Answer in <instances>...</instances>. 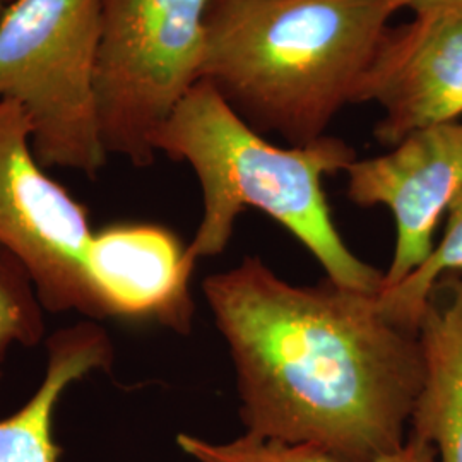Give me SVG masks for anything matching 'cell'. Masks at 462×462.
<instances>
[{
    "instance_id": "cell-1",
    "label": "cell",
    "mask_w": 462,
    "mask_h": 462,
    "mask_svg": "<svg viewBox=\"0 0 462 462\" xmlns=\"http://www.w3.org/2000/svg\"><path fill=\"white\" fill-rule=\"evenodd\" d=\"M230 351L245 431L375 462L408 439L423 383L418 334L377 295L298 286L257 259L202 281Z\"/></svg>"
},
{
    "instance_id": "cell-2",
    "label": "cell",
    "mask_w": 462,
    "mask_h": 462,
    "mask_svg": "<svg viewBox=\"0 0 462 462\" xmlns=\"http://www.w3.org/2000/svg\"><path fill=\"white\" fill-rule=\"evenodd\" d=\"M404 0H211L200 79L259 134L324 137Z\"/></svg>"
},
{
    "instance_id": "cell-3",
    "label": "cell",
    "mask_w": 462,
    "mask_h": 462,
    "mask_svg": "<svg viewBox=\"0 0 462 462\" xmlns=\"http://www.w3.org/2000/svg\"><path fill=\"white\" fill-rule=\"evenodd\" d=\"M152 148L198 175L202 217L187 245L194 264L223 254L238 216L254 208L290 231L330 282L370 295L382 290L383 273L358 259L336 228L322 183L356 160L345 141L324 135L307 146H274L200 79L152 135Z\"/></svg>"
},
{
    "instance_id": "cell-4",
    "label": "cell",
    "mask_w": 462,
    "mask_h": 462,
    "mask_svg": "<svg viewBox=\"0 0 462 462\" xmlns=\"http://www.w3.org/2000/svg\"><path fill=\"white\" fill-rule=\"evenodd\" d=\"M101 0H13L0 17V99L32 125L45 168L97 179L106 165L95 97Z\"/></svg>"
},
{
    "instance_id": "cell-5",
    "label": "cell",
    "mask_w": 462,
    "mask_h": 462,
    "mask_svg": "<svg viewBox=\"0 0 462 462\" xmlns=\"http://www.w3.org/2000/svg\"><path fill=\"white\" fill-rule=\"evenodd\" d=\"M211 0H101L95 97L105 151L154 162L152 135L200 81Z\"/></svg>"
},
{
    "instance_id": "cell-6",
    "label": "cell",
    "mask_w": 462,
    "mask_h": 462,
    "mask_svg": "<svg viewBox=\"0 0 462 462\" xmlns=\"http://www.w3.org/2000/svg\"><path fill=\"white\" fill-rule=\"evenodd\" d=\"M32 135L21 106L0 99V245L28 269L47 312L114 319L88 269V209L45 171Z\"/></svg>"
},
{
    "instance_id": "cell-7",
    "label": "cell",
    "mask_w": 462,
    "mask_h": 462,
    "mask_svg": "<svg viewBox=\"0 0 462 462\" xmlns=\"http://www.w3.org/2000/svg\"><path fill=\"white\" fill-rule=\"evenodd\" d=\"M346 175L356 206H385L394 216L396 245L382 290L394 288L427 263L439 223L461 194L462 122L416 131L382 156L355 160Z\"/></svg>"
},
{
    "instance_id": "cell-8",
    "label": "cell",
    "mask_w": 462,
    "mask_h": 462,
    "mask_svg": "<svg viewBox=\"0 0 462 462\" xmlns=\"http://www.w3.org/2000/svg\"><path fill=\"white\" fill-rule=\"evenodd\" d=\"M377 101L380 144L462 116V14L431 11L389 26L358 86L355 103Z\"/></svg>"
},
{
    "instance_id": "cell-9",
    "label": "cell",
    "mask_w": 462,
    "mask_h": 462,
    "mask_svg": "<svg viewBox=\"0 0 462 462\" xmlns=\"http://www.w3.org/2000/svg\"><path fill=\"white\" fill-rule=\"evenodd\" d=\"M88 269L114 319L151 320L189 334L196 264L171 230L154 223H116L95 231Z\"/></svg>"
},
{
    "instance_id": "cell-10",
    "label": "cell",
    "mask_w": 462,
    "mask_h": 462,
    "mask_svg": "<svg viewBox=\"0 0 462 462\" xmlns=\"http://www.w3.org/2000/svg\"><path fill=\"white\" fill-rule=\"evenodd\" d=\"M423 383L410 435L429 442L439 462H462V274L437 282L418 328Z\"/></svg>"
},
{
    "instance_id": "cell-11",
    "label": "cell",
    "mask_w": 462,
    "mask_h": 462,
    "mask_svg": "<svg viewBox=\"0 0 462 462\" xmlns=\"http://www.w3.org/2000/svg\"><path fill=\"white\" fill-rule=\"evenodd\" d=\"M114 345L97 320H81L53 332L47 341V368L33 396L0 420V462H60L53 435L55 411L69 387L95 372H110Z\"/></svg>"
},
{
    "instance_id": "cell-12",
    "label": "cell",
    "mask_w": 462,
    "mask_h": 462,
    "mask_svg": "<svg viewBox=\"0 0 462 462\" xmlns=\"http://www.w3.org/2000/svg\"><path fill=\"white\" fill-rule=\"evenodd\" d=\"M450 274H462V190L448 208L446 231L427 263L394 288L377 293L382 312L399 328L418 334L433 288Z\"/></svg>"
},
{
    "instance_id": "cell-13",
    "label": "cell",
    "mask_w": 462,
    "mask_h": 462,
    "mask_svg": "<svg viewBox=\"0 0 462 462\" xmlns=\"http://www.w3.org/2000/svg\"><path fill=\"white\" fill-rule=\"evenodd\" d=\"M43 312L28 269L0 245V353L36 346L45 336Z\"/></svg>"
},
{
    "instance_id": "cell-14",
    "label": "cell",
    "mask_w": 462,
    "mask_h": 462,
    "mask_svg": "<svg viewBox=\"0 0 462 462\" xmlns=\"http://www.w3.org/2000/svg\"><path fill=\"white\" fill-rule=\"evenodd\" d=\"M177 446L198 462H347L315 444H293L245 431L230 442H211L179 433Z\"/></svg>"
},
{
    "instance_id": "cell-15",
    "label": "cell",
    "mask_w": 462,
    "mask_h": 462,
    "mask_svg": "<svg viewBox=\"0 0 462 462\" xmlns=\"http://www.w3.org/2000/svg\"><path fill=\"white\" fill-rule=\"evenodd\" d=\"M375 462H439L437 452L429 442L410 435L402 446L394 452L382 456Z\"/></svg>"
},
{
    "instance_id": "cell-16",
    "label": "cell",
    "mask_w": 462,
    "mask_h": 462,
    "mask_svg": "<svg viewBox=\"0 0 462 462\" xmlns=\"http://www.w3.org/2000/svg\"><path fill=\"white\" fill-rule=\"evenodd\" d=\"M406 9H413L414 14L431 13V11H447L462 14V0H404Z\"/></svg>"
},
{
    "instance_id": "cell-17",
    "label": "cell",
    "mask_w": 462,
    "mask_h": 462,
    "mask_svg": "<svg viewBox=\"0 0 462 462\" xmlns=\"http://www.w3.org/2000/svg\"><path fill=\"white\" fill-rule=\"evenodd\" d=\"M4 358H5V355H2V353H0V382H2V375H4V370H2V364H4Z\"/></svg>"
},
{
    "instance_id": "cell-18",
    "label": "cell",
    "mask_w": 462,
    "mask_h": 462,
    "mask_svg": "<svg viewBox=\"0 0 462 462\" xmlns=\"http://www.w3.org/2000/svg\"><path fill=\"white\" fill-rule=\"evenodd\" d=\"M5 7H7V4L4 2V0H0V17L4 14V11H5Z\"/></svg>"
},
{
    "instance_id": "cell-19",
    "label": "cell",
    "mask_w": 462,
    "mask_h": 462,
    "mask_svg": "<svg viewBox=\"0 0 462 462\" xmlns=\"http://www.w3.org/2000/svg\"><path fill=\"white\" fill-rule=\"evenodd\" d=\"M4 2H5V4H9V2H13V0H4Z\"/></svg>"
}]
</instances>
